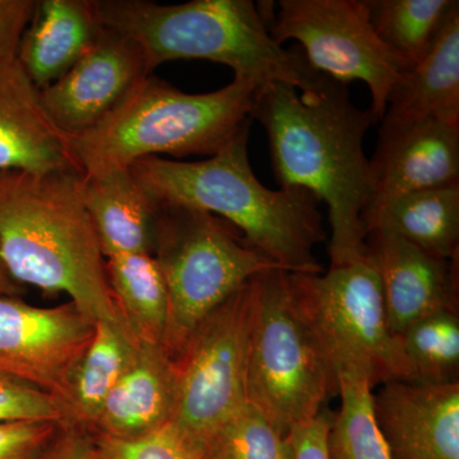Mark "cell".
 I'll return each mask as SVG.
<instances>
[{"label":"cell","mask_w":459,"mask_h":459,"mask_svg":"<svg viewBox=\"0 0 459 459\" xmlns=\"http://www.w3.org/2000/svg\"><path fill=\"white\" fill-rule=\"evenodd\" d=\"M268 29L277 44L298 41L318 74L367 84L377 120L412 68L380 40L365 0H281Z\"/></svg>","instance_id":"cell-9"},{"label":"cell","mask_w":459,"mask_h":459,"mask_svg":"<svg viewBox=\"0 0 459 459\" xmlns=\"http://www.w3.org/2000/svg\"><path fill=\"white\" fill-rule=\"evenodd\" d=\"M340 410L327 435L329 459H392L374 412L373 385L368 377H337Z\"/></svg>","instance_id":"cell-26"},{"label":"cell","mask_w":459,"mask_h":459,"mask_svg":"<svg viewBox=\"0 0 459 459\" xmlns=\"http://www.w3.org/2000/svg\"><path fill=\"white\" fill-rule=\"evenodd\" d=\"M370 169L365 211L409 193L459 184V124L425 120L379 132Z\"/></svg>","instance_id":"cell-15"},{"label":"cell","mask_w":459,"mask_h":459,"mask_svg":"<svg viewBox=\"0 0 459 459\" xmlns=\"http://www.w3.org/2000/svg\"><path fill=\"white\" fill-rule=\"evenodd\" d=\"M100 22L140 47L148 74L166 62L201 59L228 65L238 80L261 89L285 83L309 91L323 74L304 54L273 40L268 20L252 0H96Z\"/></svg>","instance_id":"cell-4"},{"label":"cell","mask_w":459,"mask_h":459,"mask_svg":"<svg viewBox=\"0 0 459 459\" xmlns=\"http://www.w3.org/2000/svg\"><path fill=\"white\" fill-rule=\"evenodd\" d=\"M382 385L374 412L392 459H459V382Z\"/></svg>","instance_id":"cell-13"},{"label":"cell","mask_w":459,"mask_h":459,"mask_svg":"<svg viewBox=\"0 0 459 459\" xmlns=\"http://www.w3.org/2000/svg\"><path fill=\"white\" fill-rule=\"evenodd\" d=\"M140 343L114 325L95 323V333L69 385L65 425L92 429L108 394L134 360Z\"/></svg>","instance_id":"cell-22"},{"label":"cell","mask_w":459,"mask_h":459,"mask_svg":"<svg viewBox=\"0 0 459 459\" xmlns=\"http://www.w3.org/2000/svg\"><path fill=\"white\" fill-rule=\"evenodd\" d=\"M65 424L0 422V459H41Z\"/></svg>","instance_id":"cell-30"},{"label":"cell","mask_w":459,"mask_h":459,"mask_svg":"<svg viewBox=\"0 0 459 459\" xmlns=\"http://www.w3.org/2000/svg\"><path fill=\"white\" fill-rule=\"evenodd\" d=\"M0 258L21 285L65 292L93 322L137 340L108 285L82 172L0 171Z\"/></svg>","instance_id":"cell-2"},{"label":"cell","mask_w":459,"mask_h":459,"mask_svg":"<svg viewBox=\"0 0 459 459\" xmlns=\"http://www.w3.org/2000/svg\"><path fill=\"white\" fill-rule=\"evenodd\" d=\"M49 421L65 424L56 397L0 371V422Z\"/></svg>","instance_id":"cell-29"},{"label":"cell","mask_w":459,"mask_h":459,"mask_svg":"<svg viewBox=\"0 0 459 459\" xmlns=\"http://www.w3.org/2000/svg\"><path fill=\"white\" fill-rule=\"evenodd\" d=\"M365 235L394 234L437 258L458 261L459 184L400 195L365 211Z\"/></svg>","instance_id":"cell-21"},{"label":"cell","mask_w":459,"mask_h":459,"mask_svg":"<svg viewBox=\"0 0 459 459\" xmlns=\"http://www.w3.org/2000/svg\"><path fill=\"white\" fill-rule=\"evenodd\" d=\"M252 119L267 132L281 188L307 190L328 205L331 264L365 255L362 213L370 204L371 169L364 141L377 122L370 108H356L347 84L323 75L300 93L285 83L262 86Z\"/></svg>","instance_id":"cell-1"},{"label":"cell","mask_w":459,"mask_h":459,"mask_svg":"<svg viewBox=\"0 0 459 459\" xmlns=\"http://www.w3.org/2000/svg\"><path fill=\"white\" fill-rule=\"evenodd\" d=\"M395 338L400 379L419 385L458 382V310H443L413 322Z\"/></svg>","instance_id":"cell-24"},{"label":"cell","mask_w":459,"mask_h":459,"mask_svg":"<svg viewBox=\"0 0 459 459\" xmlns=\"http://www.w3.org/2000/svg\"><path fill=\"white\" fill-rule=\"evenodd\" d=\"M380 40L410 65L433 49L449 18L459 9L457 0H365Z\"/></svg>","instance_id":"cell-25"},{"label":"cell","mask_w":459,"mask_h":459,"mask_svg":"<svg viewBox=\"0 0 459 459\" xmlns=\"http://www.w3.org/2000/svg\"><path fill=\"white\" fill-rule=\"evenodd\" d=\"M108 285L124 318L140 342L162 349L168 325L164 274L151 253L107 258Z\"/></svg>","instance_id":"cell-23"},{"label":"cell","mask_w":459,"mask_h":459,"mask_svg":"<svg viewBox=\"0 0 459 459\" xmlns=\"http://www.w3.org/2000/svg\"><path fill=\"white\" fill-rule=\"evenodd\" d=\"M333 413L323 409L316 418L296 425L289 431L292 459H329L327 435Z\"/></svg>","instance_id":"cell-31"},{"label":"cell","mask_w":459,"mask_h":459,"mask_svg":"<svg viewBox=\"0 0 459 459\" xmlns=\"http://www.w3.org/2000/svg\"><path fill=\"white\" fill-rule=\"evenodd\" d=\"M250 123L216 155L199 161L144 157L129 168L159 205H183L231 223L250 246L289 273L316 274L325 240L318 199L298 188L272 190L253 171Z\"/></svg>","instance_id":"cell-3"},{"label":"cell","mask_w":459,"mask_h":459,"mask_svg":"<svg viewBox=\"0 0 459 459\" xmlns=\"http://www.w3.org/2000/svg\"><path fill=\"white\" fill-rule=\"evenodd\" d=\"M23 292V286L17 281L12 279L8 273L4 263L0 258V296H8V298H20Z\"/></svg>","instance_id":"cell-34"},{"label":"cell","mask_w":459,"mask_h":459,"mask_svg":"<svg viewBox=\"0 0 459 459\" xmlns=\"http://www.w3.org/2000/svg\"><path fill=\"white\" fill-rule=\"evenodd\" d=\"M177 394L174 361L155 344L141 342L131 367L108 394L91 434L135 437L171 421Z\"/></svg>","instance_id":"cell-17"},{"label":"cell","mask_w":459,"mask_h":459,"mask_svg":"<svg viewBox=\"0 0 459 459\" xmlns=\"http://www.w3.org/2000/svg\"><path fill=\"white\" fill-rule=\"evenodd\" d=\"M147 75L140 47L102 26L82 57L41 91L42 105L59 131L78 134L104 119Z\"/></svg>","instance_id":"cell-12"},{"label":"cell","mask_w":459,"mask_h":459,"mask_svg":"<svg viewBox=\"0 0 459 459\" xmlns=\"http://www.w3.org/2000/svg\"><path fill=\"white\" fill-rule=\"evenodd\" d=\"M204 459H292L289 435H283L247 402L208 437Z\"/></svg>","instance_id":"cell-27"},{"label":"cell","mask_w":459,"mask_h":459,"mask_svg":"<svg viewBox=\"0 0 459 459\" xmlns=\"http://www.w3.org/2000/svg\"><path fill=\"white\" fill-rule=\"evenodd\" d=\"M84 204L105 258L151 253L160 205L129 170L84 177Z\"/></svg>","instance_id":"cell-20"},{"label":"cell","mask_w":459,"mask_h":459,"mask_svg":"<svg viewBox=\"0 0 459 459\" xmlns=\"http://www.w3.org/2000/svg\"><path fill=\"white\" fill-rule=\"evenodd\" d=\"M41 459H99L89 431L63 425L50 448Z\"/></svg>","instance_id":"cell-33"},{"label":"cell","mask_w":459,"mask_h":459,"mask_svg":"<svg viewBox=\"0 0 459 459\" xmlns=\"http://www.w3.org/2000/svg\"><path fill=\"white\" fill-rule=\"evenodd\" d=\"M255 83L234 78L222 89L188 93L147 75L92 128L66 135L86 178L129 170L144 157L213 156L252 123Z\"/></svg>","instance_id":"cell-5"},{"label":"cell","mask_w":459,"mask_h":459,"mask_svg":"<svg viewBox=\"0 0 459 459\" xmlns=\"http://www.w3.org/2000/svg\"><path fill=\"white\" fill-rule=\"evenodd\" d=\"M91 439L99 459H204L197 444L171 421L141 437L91 434Z\"/></svg>","instance_id":"cell-28"},{"label":"cell","mask_w":459,"mask_h":459,"mask_svg":"<svg viewBox=\"0 0 459 459\" xmlns=\"http://www.w3.org/2000/svg\"><path fill=\"white\" fill-rule=\"evenodd\" d=\"M252 286L247 402L287 435L338 394L337 377L289 272H263Z\"/></svg>","instance_id":"cell-6"},{"label":"cell","mask_w":459,"mask_h":459,"mask_svg":"<svg viewBox=\"0 0 459 459\" xmlns=\"http://www.w3.org/2000/svg\"><path fill=\"white\" fill-rule=\"evenodd\" d=\"M101 29L96 0H41L21 38L18 62L45 90L82 57Z\"/></svg>","instance_id":"cell-18"},{"label":"cell","mask_w":459,"mask_h":459,"mask_svg":"<svg viewBox=\"0 0 459 459\" xmlns=\"http://www.w3.org/2000/svg\"><path fill=\"white\" fill-rule=\"evenodd\" d=\"M252 280L201 323L174 361L177 394L171 422L201 449L247 403Z\"/></svg>","instance_id":"cell-10"},{"label":"cell","mask_w":459,"mask_h":459,"mask_svg":"<svg viewBox=\"0 0 459 459\" xmlns=\"http://www.w3.org/2000/svg\"><path fill=\"white\" fill-rule=\"evenodd\" d=\"M38 2L0 0V56H17L21 38L31 22Z\"/></svg>","instance_id":"cell-32"},{"label":"cell","mask_w":459,"mask_h":459,"mask_svg":"<svg viewBox=\"0 0 459 459\" xmlns=\"http://www.w3.org/2000/svg\"><path fill=\"white\" fill-rule=\"evenodd\" d=\"M425 120L459 124V9L437 42L392 92L379 132Z\"/></svg>","instance_id":"cell-19"},{"label":"cell","mask_w":459,"mask_h":459,"mask_svg":"<svg viewBox=\"0 0 459 459\" xmlns=\"http://www.w3.org/2000/svg\"><path fill=\"white\" fill-rule=\"evenodd\" d=\"M290 281L336 377H365L373 386L400 379L397 344L369 247L325 273H290Z\"/></svg>","instance_id":"cell-8"},{"label":"cell","mask_w":459,"mask_h":459,"mask_svg":"<svg viewBox=\"0 0 459 459\" xmlns=\"http://www.w3.org/2000/svg\"><path fill=\"white\" fill-rule=\"evenodd\" d=\"M152 250L168 290L162 350L172 361L230 296L263 272L281 270L231 223L183 205H160Z\"/></svg>","instance_id":"cell-7"},{"label":"cell","mask_w":459,"mask_h":459,"mask_svg":"<svg viewBox=\"0 0 459 459\" xmlns=\"http://www.w3.org/2000/svg\"><path fill=\"white\" fill-rule=\"evenodd\" d=\"M77 170L68 140L42 105L17 56H0V171ZM80 171V170H78Z\"/></svg>","instance_id":"cell-16"},{"label":"cell","mask_w":459,"mask_h":459,"mask_svg":"<svg viewBox=\"0 0 459 459\" xmlns=\"http://www.w3.org/2000/svg\"><path fill=\"white\" fill-rule=\"evenodd\" d=\"M95 323L71 301L40 307L0 296V371L54 395L65 407Z\"/></svg>","instance_id":"cell-11"},{"label":"cell","mask_w":459,"mask_h":459,"mask_svg":"<svg viewBox=\"0 0 459 459\" xmlns=\"http://www.w3.org/2000/svg\"><path fill=\"white\" fill-rule=\"evenodd\" d=\"M367 246L382 282L394 336L430 314L458 310V261L429 255L385 231L369 232Z\"/></svg>","instance_id":"cell-14"}]
</instances>
